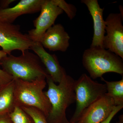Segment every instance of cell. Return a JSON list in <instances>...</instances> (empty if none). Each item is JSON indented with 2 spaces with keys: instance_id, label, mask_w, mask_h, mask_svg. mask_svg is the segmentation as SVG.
<instances>
[{
  "instance_id": "6da1fadb",
  "label": "cell",
  "mask_w": 123,
  "mask_h": 123,
  "mask_svg": "<svg viewBox=\"0 0 123 123\" xmlns=\"http://www.w3.org/2000/svg\"><path fill=\"white\" fill-rule=\"evenodd\" d=\"M46 80L48 89L44 93L51 106L47 120L49 123H71L66 118V112L67 108L76 101V80L66 73L58 85L49 75Z\"/></svg>"
},
{
  "instance_id": "7a4b0ae2",
  "label": "cell",
  "mask_w": 123,
  "mask_h": 123,
  "mask_svg": "<svg viewBox=\"0 0 123 123\" xmlns=\"http://www.w3.org/2000/svg\"><path fill=\"white\" fill-rule=\"evenodd\" d=\"M0 65L13 79L31 81L48 75L39 57L29 50L18 56L7 55L0 60Z\"/></svg>"
},
{
  "instance_id": "3957f363",
  "label": "cell",
  "mask_w": 123,
  "mask_h": 123,
  "mask_svg": "<svg viewBox=\"0 0 123 123\" xmlns=\"http://www.w3.org/2000/svg\"><path fill=\"white\" fill-rule=\"evenodd\" d=\"M46 80L45 78H40L28 81L13 79L15 106L37 108L47 118L51 106L43 91L47 85Z\"/></svg>"
},
{
  "instance_id": "277c9868",
  "label": "cell",
  "mask_w": 123,
  "mask_h": 123,
  "mask_svg": "<svg viewBox=\"0 0 123 123\" xmlns=\"http://www.w3.org/2000/svg\"><path fill=\"white\" fill-rule=\"evenodd\" d=\"M82 62L91 79L101 78L104 74L110 72L123 76V60L107 49L90 47L84 51Z\"/></svg>"
},
{
  "instance_id": "5b68a950",
  "label": "cell",
  "mask_w": 123,
  "mask_h": 123,
  "mask_svg": "<svg viewBox=\"0 0 123 123\" xmlns=\"http://www.w3.org/2000/svg\"><path fill=\"white\" fill-rule=\"evenodd\" d=\"M75 92L76 107L70 123H76L84 111L106 93L105 84L93 80L85 74L76 80Z\"/></svg>"
},
{
  "instance_id": "8992f818",
  "label": "cell",
  "mask_w": 123,
  "mask_h": 123,
  "mask_svg": "<svg viewBox=\"0 0 123 123\" xmlns=\"http://www.w3.org/2000/svg\"><path fill=\"white\" fill-rule=\"evenodd\" d=\"M34 43L27 34L21 32L20 25L0 20V47L7 55L14 50L23 53L30 49Z\"/></svg>"
},
{
  "instance_id": "52a82bcc",
  "label": "cell",
  "mask_w": 123,
  "mask_h": 123,
  "mask_svg": "<svg viewBox=\"0 0 123 123\" xmlns=\"http://www.w3.org/2000/svg\"><path fill=\"white\" fill-rule=\"evenodd\" d=\"M40 11L39 17L33 21L35 29L29 31L27 34L34 42H39L42 36L55 24L57 17L63 12L54 0H44Z\"/></svg>"
},
{
  "instance_id": "ba28073f",
  "label": "cell",
  "mask_w": 123,
  "mask_h": 123,
  "mask_svg": "<svg viewBox=\"0 0 123 123\" xmlns=\"http://www.w3.org/2000/svg\"><path fill=\"white\" fill-rule=\"evenodd\" d=\"M123 16L120 13H111L105 20L106 35L104 48L109 50L123 60Z\"/></svg>"
},
{
  "instance_id": "9c48e42d",
  "label": "cell",
  "mask_w": 123,
  "mask_h": 123,
  "mask_svg": "<svg viewBox=\"0 0 123 123\" xmlns=\"http://www.w3.org/2000/svg\"><path fill=\"white\" fill-rule=\"evenodd\" d=\"M116 106L112 98L106 93L87 108L76 123H101L107 118Z\"/></svg>"
},
{
  "instance_id": "30bf717a",
  "label": "cell",
  "mask_w": 123,
  "mask_h": 123,
  "mask_svg": "<svg viewBox=\"0 0 123 123\" xmlns=\"http://www.w3.org/2000/svg\"><path fill=\"white\" fill-rule=\"evenodd\" d=\"M70 37L62 24H54L42 36L39 43L52 51L65 52L69 46Z\"/></svg>"
},
{
  "instance_id": "8fae6325",
  "label": "cell",
  "mask_w": 123,
  "mask_h": 123,
  "mask_svg": "<svg viewBox=\"0 0 123 123\" xmlns=\"http://www.w3.org/2000/svg\"><path fill=\"white\" fill-rule=\"evenodd\" d=\"M81 2L87 6L93 22V36L90 47L104 48L106 33L105 21L103 15L104 8L100 7L98 0H82Z\"/></svg>"
},
{
  "instance_id": "7c38bea8",
  "label": "cell",
  "mask_w": 123,
  "mask_h": 123,
  "mask_svg": "<svg viewBox=\"0 0 123 123\" xmlns=\"http://www.w3.org/2000/svg\"><path fill=\"white\" fill-rule=\"evenodd\" d=\"M30 49L32 50L39 57L42 63L44 65L48 74L54 82L59 83L66 72L60 65L56 56L47 52L39 42H35Z\"/></svg>"
},
{
  "instance_id": "4fadbf2b",
  "label": "cell",
  "mask_w": 123,
  "mask_h": 123,
  "mask_svg": "<svg viewBox=\"0 0 123 123\" xmlns=\"http://www.w3.org/2000/svg\"><path fill=\"white\" fill-rule=\"evenodd\" d=\"M43 1L44 0H21L12 8H0V20L13 24L16 18L21 15L40 11Z\"/></svg>"
},
{
  "instance_id": "5bb4252c",
  "label": "cell",
  "mask_w": 123,
  "mask_h": 123,
  "mask_svg": "<svg viewBox=\"0 0 123 123\" xmlns=\"http://www.w3.org/2000/svg\"><path fill=\"white\" fill-rule=\"evenodd\" d=\"M15 106L13 79L0 89V115L8 114Z\"/></svg>"
},
{
  "instance_id": "9a60e30c",
  "label": "cell",
  "mask_w": 123,
  "mask_h": 123,
  "mask_svg": "<svg viewBox=\"0 0 123 123\" xmlns=\"http://www.w3.org/2000/svg\"><path fill=\"white\" fill-rule=\"evenodd\" d=\"M106 86L107 94L114 100L115 106L123 105V77L117 81H108L101 78Z\"/></svg>"
},
{
  "instance_id": "2e32d148",
  "label": "cell",
  "mask_w": 123,
  "mask_h": 123,
  "mask_svg": "<svg viewBox=\"0 0 123 123\" xmlns=\"http://www.w3.org/2000/svg\"><path fill=\"white\" fill-rule=\"evenodd\" d=\"M8 115L12 123H34L31 117L18 106H15Z\"/></svg>"
},
{
  "instance_id": "e0dca14e",
  "label": "cell",
  "mask_w": 123,
  "mask_h": 123,
  "mask_svg": "<svg viewBox=\"0 0 123 123\" xmlns=\"http://www.w3.org/2000/svg\"><path fill=\"white\" fill-rule=\"evenodd\" d=\"M21 108L31 117L34 123H49L44 114L37 108L31 107Z\"/></svg>"
},
{
  "instance_id": "ac0fdd59",
  "label": "cell",
  "mask_w": 123,
  "mask_h": 123,
  "mask_svg": "<svg viewBox=\"0 0 123 123\" xmlns=\"http://www.w3.org/2000/svg\"><path fill=\"white\" fill-rule=\"evenodd\" d=\"M54 2L60 8L64 11L70 20L76 16V9L73 5L68 4L64 0H54Z\"/></svg>"
},
{
  "instance_id": "d6986e66",
  "label": "cell",
  "mask_w": 123,
  "mask_h": 123,
  "mask_svg": "<svg viewBox=\"0 0 123 123\" xmlns=\"http://www.w3.org/2000/svg\"><path fill=\"white\" fill-rule=\"evenodd\" d=\"M7 54L2 50H0V60L7 55ZM13 80L12 77L0 68V86H3L7 85Z\"/></svg>"
},
{
  "instance_id": "ffe728a7",
  "label": "cell",
  "mask_w": 123,
  "mask_h": 123,
  "mask_svg": "<svg viewBox=\"0 0 123 123\" xmlns=\"http://www.w3.org/2000/svg\"><path fill=\"white\" fill-rule=\"evenodd\" d=\"M123 105H119L116 106L112 112L110 114L108 117L104 121L101 122V123H110L113 118L115 116L123 109Z\"/></svg>"
},
{
  "instance_id": "44dd1931",
  "label": "cell",
  "mask_w": 123,
  "mask_h": 123,
  "mask_svg": "<svg viewBox=\"0 0 123 123\" xmlns=\"http://www.w3.org/2000/svg\"><path fill=\"white\" fill-rule=\"evenodd\" d=\"M16 0H0V8L5 9L9 8V5Z\"/></svg>"
},
{
  "instance_id": "7402d4cb",
  "label": "cell",
  "mask_w": 123,
  "mask_h": 123,
  "mask_svg": "<svg viewBox=\"0 0 123 123\" xmlns=\"http://www.w3.org/2000/svg\"><path fill=\"white\" fill-rule=\"evenodd\" d=\"M0 123H12L8 114L0 115Z\"/></svg>"
},
{
  "instance_id": "603a6c76",
  "label": "cell",
  "mask_w": 123,
  "mask_h": 123,
  "mask_svg": "<svg viewBox=\"0 0 123 123\" xmlns=\"http://www.w3.org/2000/svg\"><path fill=\"white\" fill-rule=\"evenodd\" d=\"M116 123H123V115H121L119 116V121Z\"/></svg>"
},
{
  "instance_id": "cb8c5ba5",
  "label": "cell",
  "mask_w": 123,
  "mask_h": 123,
  "mask_svg": "<svg viewBox=\"0 0 123 123\" xmlns=\"http://www.w3.org/2000/svg\"><path fill=\"white\" fill-rule=\"evenodd\" d=\"M1 86H0V89L1 87Z\"/></svg>"
}]
</instances>
